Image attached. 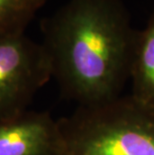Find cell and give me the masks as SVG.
<instances>
[{
	"instance_id": "cell-1",
	"label": "cell",
	"mask_w": 154,
	"mask_h": 155,
	"mask_svg": "<svg viewBox=\"0 0 154 155\" xmlns=\"http://www.w3.org/2000/svg\"><path fill=\"white\" fill-rule=\"evenodd\" d=\"M52 79L78 106L120 95L136 29L122 0H69L41 23Z\"/></svg>"
},
{
	"instance_id": "cell-2",
	"label": "cell",
	"mask_w": 154,
	"mask_h": 155,
	"mask_svg": "<svg viewBox=\"0 0 154 155\" xmlns=\"http://www.w3.org/2000/svg\"><path fill=\"white\" fill-rule=\"evenodd\" d=\"M64 155H154V111L131 95L58 119Z\"/></svg>"
},
{
	"instance_id": "cell-3",
	"label": "cell",
	"mask_w": 154,
	"mask_h": 155,
	"mask_svg": "<svg viewBox=\"0 0 154 155\" xmlns=\"http://www.w3.org/2000/svg\"><path fill=\"white\" fill-rule=\"evenodd\" d=\"M51 79L50 60L41 42L25 32L0 34V119L27 110Z\"/></svg>"
},
{
	"instance_id": "cell-4",
	"label": "cell",
	"mask_w": 154,
	"mask_h": 155,
	"mask_svg": "<svg viewBox=\"0 0 154 155\" xmlns=\"http://www.w3.org/2000/svg\"><path fill=\"white\" fill-rule=\"evenodd\" d=\"M0 155H64L58 121L31 110L0 119Z\"/></svg>"
},
{
	"instance_id": "cell-5",
	"label": "cell",
	"mask_w": 154,
	"mask_h": 155,
	"mask_svg": "<svg viewBox=\"0 0 154 155\" xmlns=\"http://www.w3.org/2000/svg\"><path fill=\"white\" fill-rule=\"evenodd\" d=\"M129 79L131 96L154 111V11L145 26L136 31Z\"/></svg>"
},
{
	"instance_id": "cell-6",
	"label": "cell",
	"mask_w": 154,
	"mask_h": 155,
	"mask_svg": "<svg viewBox=\"0 0 154 155\" xmlns=\"http://www.w3.org/2000/svg\"><path fill=\"white\" fill-rule=\"evenodd\" d=\"M47 0H0V34L24 32Z\"/></svg>"
}]
</instances>
